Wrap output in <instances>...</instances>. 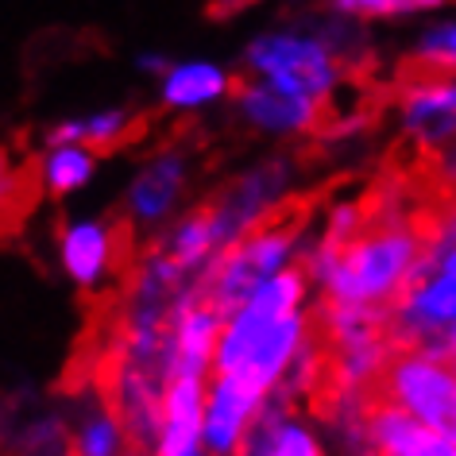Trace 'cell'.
Listing matches in <instances>:
<instances>
[{
    "label": "cell",
    "mask_w": 456,
    "mask_h": 456,
    "mask_svg": "<svg viewBox=\"0 0 456 456\" xmlns=\"http://www.w3.org/2000/svg\"><path fill=\"white\" fill-rule=\"evenodd\" d=\"M16 186V175H12V163H8V155L0 151V198H4L8 190Z\"/></svg>",
    "instance_id": "d6986e66"
},
{
    "label": "cell",
    "mask_w": 456,
    "mask_h": 456,
    "mask_svg": "<svg viewBox=\"0 0 456 456\" xmlns=\"http://www.w3.org/2000/svg\"><path fill=\"white\" fill-rule=\"evenodd\" d=\"M62 271L70 275L77 287H97L101 279L117 264V228H109L105 221H74L62 228L59 240Z\"/></svg>",
    "instance_id": "30bf717a"
},
{
    "label": "cell",
    "mask_w": 456,
    "mask_h": 456,
    "mask_svg": "<svg viewBox=\"0 0 456 456\" xmlns=\"http://www.w3.org/2000/svg\"><path fill=\"white\" fill-rule=\"evenodd\" d=\"M371 391L410 410L418 421H426L429 429H437L441 437L456 444V360L429 356V352L395 340Z\"/></svg>",
    "instance_id": "3957f363"
},
{
    "label": "cell",
    "mask_w": 456,
    "mask_h": 456,
    "mask_svg": "<svg viewBox=\"0 0 456 456\" xmlns=\"http://www.w3.org/2000/svg\"><path fill=\"white\" fill-rule=\"evenodd\" d=\"M205 403L209 379L201 375H170L159 410V441L151 456H193L205 449Z\"/></svg>",
    "instance_id": "8992f818"
},
{
    "label": "cell",
    "mask_w": 456,
    "mask_h": 456,
    "mask_svg": "<svg viewBox=\"0 0 456 456\" xmlns=\"http://www.w3.org/2000/svg\"><path fill=\"white\" fill-rule=\"evenodd\" d=\"M449 352H452V360H456V317L449 322Z\"/></svg>",
    "instance_id": "ffe728a7"
},
{
    "label": "cell",
    "mask_w": 456,
    "mask_h": 456,
    "mask_svg": "<svg viewBox=\"0 0 456 456\" xmlns=\"http://www.w3.org/2000/svg\"><path fill=\"white\" fill-rule=\"evenodd\" d=\"M244 70L248 77L287 89V94L325 101L340 86V51L322 31L305 28H271L248 39L244 47Z\"/></svg>",
    "instance_id": "7a4b0ae2"
},
{
    "label": "cell",
    "mask_w": 456,
    "mask_h": 456,
    "mask_svg": "<svg viewBox=\"0 0 456 456\" xmlns=\"http://www.w3.org/2000/svg\"><path fill=\"white\" fill-rule=\"evenodd\" d=\"M240 456H325V449L302 421H294L287 414L271 418L264 410Z\"/></svg>",
    "instance_id": "4fadbf2b"
},
{
    "label": "cell",
    "mask_w": 456,
    "mask_h": 456,
    "mask_svg": "<svg viewBox=\"0 0 456 456\" xmlns=\"http://www.w3.org/2000/svg\"><path fill=\"white\" fill-rule=\"evenodd\" d=\"M444 232V216H363L356 232L329 240L314 252L305 275L325 287V305L387 314L426 275L429 244Z\"/></svg>",
    "instance_id": "6da1fadb"
},
{
    "label": "cell",
    "mask_w": 456,
    "mask_h": 456,
    "mask_svg": "<svg viewBox=\"0 0 456 456\" xmlns=\"http://www.w3.org/2000/svg\"><path fill=\"white\" fill-rule=\"evenodd\" d=\"M267 395L271 387L252 371H216L205 403V449L213 456H240L267 410Z\"/></svg>",
    "instance_id": "277c9868"
},
{
    "label": "cell",
    "mask_w": 456,
    "mask_h": 456,
    "mask_svg": "<svg viewBox=\"0 0 456 456\" xmlns=\"http://www.w3.org/2000/svg\"><path fill=\"white\" fill-rule=\"evenodd\" d=\"M452 0H329V12L345 20H398V16H418L444 8Z\"/></svg>",
    "instance_id": "e0dca14e"
},
{
    "label": "cell",
    "mask_w": 456,
    "mask_h": 456,
    "mask_svg": "<svg viewBox=\"0 0 456 456\" xmlns=\"http://www.w3.org/2000/svg\"><path fill=\"white\" fill-rule=\"evenodd\" d=\"M236 112L252 124L256 132L267 135H294V132H310L322 120V101L287 94V89L264 82V77H248L244 86L232 89Z\"/></svg>",
    "instance_id": "52a82bcc"
},
{
    "label": "cell",
    "mask_w": 456,
    "mask_h": 456,
    "mask_svg": "<svg viewBox=\"0 0 456 456\" xmlns=\"http://www.w3.org/2000/svg\"><path fill=\"white\" fill-rule=\"evenodd\" d=\"M128 441L132 433L124 426L120 410H94L74 433V456H124Z\"/></svg>",
    "instance_id": "9a60e30c"
},
{
    "label": "cell",
    "mask_w": 456,
    "mask_h": 456,
    "mask_svg": "<svg viewBox=\"0 0 456 456\" xmlns=\"http://www.w3.org/2000/svg\"><path fill=\"white\" fill-rule=\"evenodd\" d=\"M128 132H132L128 109H101V112H89V117L59 120L47 132V143H82V147H94V151H112Z\"/></svg>",
    "instance_id": "5bb4252c"
},
{
    "label": "cell",
    "mask_w": 456,
    "mask_h": 456,
    "mask_svg": "<svg viewBox=\"0 0 456 456\" xmlns=\"http://www.w3.org/2000/svg\"><path fill=\"white\" fill-rule=\"evenodd\" d=\"M190 163L182 151H163L135 170L128 186V213L140 224H159L178 209L182 193H186Z\"/></svg>",
    "instance_id": "ba28073f"
},
{
    "label": "cell",
    "mask_w": 456,
    "mask_h": 456,
    "mask_svg": "<svg viewBox=\"0 0 456 456\" xmlns=\"http://www.w3.org/2000/svg\"><path fill=\"white\" fill-rule=\"evenodd\" d=\"M170 62H175V59H167L163 51H140V54H135V70H140V74H155V77H163L170 70Z\"/></svg>",
    "instance_id": "ac0fdd59"
},
{
    "label": "cell",
    "mask_w": 456,
    "mask_h": 456,
    "mask_svg": "<svg viewBox=\"0 0 456 456\" xmlns=\"http://www.w3.org/2000/svg\"><path fill=\"white\" fill-rule=\"evenodd\" d=\"M363 437L371 441L375 456H456V444L449 437H441L410 410L387 403L375 391H368V403H363Z\"/></svg>",
    "instance_id": "5b68a950"
},
{
    "label": "cell",
    "mask_w": 456,
    "mask_h": 456,
    "mask_svg": "<svg viewBox=\"0 0 456 456\" xmlns=\"http://www.w3.org/2000/svg\"><path fill=\"white\" fill-rule=\"evenodd\" d=\"M97 155L101 151L82 143H47V151L39 159V186L54 198L77 193L97 175Z\"/></svg>",
    "instance_id": "7c38bea8"
},
{
    "label": "cell",
    "mask_w": 456,
    "mask_h": 456,
    "mask_svg": "<svg viewBox=\"0 0 456 456\" xmlns=\"http://www.w3.org/2000/svg\"><path fill=\"white\" fill-rule=\"evenodd\" d=\"M236 89L232 74L221 62L209 59H182L170 62V70L159 77V101L175 112H198L224 101Z\"/></svg>",
    "instance_id": "9c48e42d"
},
{
    "label": "cell",
    "mask_w": 456,
    "mask_h": 456,
    "mask_svg": "<svg viewBox=\"0 0 456 456\" xmlns=\"http://www.w3.org/2000/svg\"><path fill=\"white\" fill-rule=\"evenodd\" d=\"M406 74H414V77H456V24L426 31L421 43H418V54L406 66Z\"/></svg>",
    "instance_id": "2e32d148"
},
{
    "label": "cell",
    "mask_w": 456,
    "mask_h": 456,
    "mask_svg": "<svg viewBox=\"0 0 456 456\" xmlns=\"http://www.w3.org/2000/svg\"><path fill=\"white\" fill-rule=\"evenodd\" d=\"M193 456H213V452H209V449H205V452H201V449H198V452H193Z\"/></svg>",
    "instance_id": "44dd1931"
},
{
    "label": "cell",
    "mask_w": 456,
    "mask_h": 456,
    "mask_svg": "<svg viewBox=\"0 0 456 456\" xmlns=\"http://www.w3.org/2000/svg\"><path fill=\"white\" fill-rule=\"evenodd\" d=\"M403 117L418 140H444L456 132V77H414L403 89Z\"/></svg>",
    "instance_id": "8fae6325"
}]
</instances>
